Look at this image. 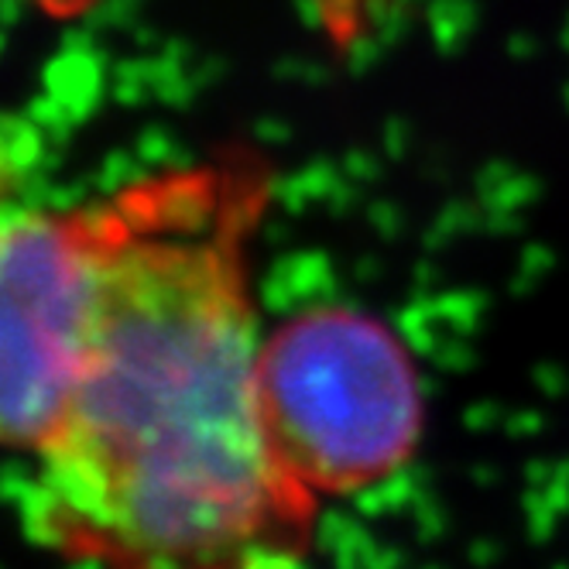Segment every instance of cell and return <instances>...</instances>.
<instances>
[{"label": "cell", "mask_w": 569, "mask_h": 569, "mask_svg": "<svg viewBox=\"0 0 569 569\" xmlns=\"http://www.w3.org/2000/svg\"><path fill=\"white\" fill-rule=\"evenodd\" d=\"M31 11L46 14L52 21H72V18H83L87 11H93L100 0H21Z\"/></svg>", "instance_id": "cell-4"}, {"label": "cell", "mask_w": 569, "mask_h": 569, "mask_svg": "<svg viewBox=\"0 0 569 569\" xmlns=\"http://www.w3.org/2000/svg\"><path fill=\"white\" fill-rule=\"evenodd\" d=\"M107 213L0 210V446L38 453L66 416L97 299Z\"/></svg>", "instance_id": "cell-3"}, {"label": "cell", "mask_w": 569, "mask_h": 569, "mask_svg": "<svg viewBox=\"0 0 569 569\" xmlns=\"http://www.w3.org/2000/svg\"><path fill=\"white\" fill-rule=\"evenodd\" d=\"M271 199L254 151L110 199L90 333L38 450L34 528L120 566H292L319 505L274 470L258 422L251 240Z\"/></svg>", "instance_id": "cell-1"}, {"label": "cell", "mask_w": 569, "mask_h": 569, "mask_svg": "<svg viewBox=\"0 0 569 569\" xmlns=\"http://www.w3.org/2000/svg\"><path fill=\"white\" fill-rule=\"evenodd\" d=\"M254 401L274 470L319 508L409 467L426 426L409 347L353 306H316L261 333Z\"/></svg>", "instance_id": "cell-2"}]
</instances>
